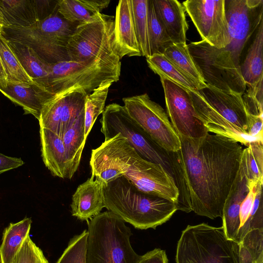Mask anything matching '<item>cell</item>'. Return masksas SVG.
I'll return each mask as SVG.
<instances>
[{"label": "cell", "mask_w": 263, "mask_h": 263, "mask_svg": "<svg viewBox=\"0 0 263 263\" xmlns=\"http://www.w3.org/2000/svg\"><path fill=\"white\" fill-rule=\"evenodd\" d=\"M4 26L27 27L37 21L33 0H0Z\"/></svg>", "instance_id": "83f0119b"}, {"label": "cell", "mask_w": 263, "mask_h": 263, "mask_svg": "<svg viewBox=\"0 0 263 263\" xmlns=\"http://www.w3.org/2000/svg\"><path fill=\"white\" fill-rule=\"evenodd\" d=\"M4 26V21L3 19L2 14L0 11V32Z\"/></svg>", "instance_id": "bcb514c9"}, {"label": "cell", "mask_w": 263, "mask_h": 263, "mask_svg": "<svg viewBox=\"0 0 263 263\" xmlns=\"http://www.w3.org/2000/svg\"><path fill=\"white\" fill-rule=\"evenodd\" d=\"M112 84L101 86L86 96L85 108V136L87 138L98 116L103 112L108 89Z\"/></svg>", "instance_id": "e575fe53"}, {"label": "cell", "mask_w": 263, "mask_h": 263, "mask_svg": "<svg viewBox=\"0 0 263 263\" xmlns=\"http://www.w3.org/2000/svg\"><path fill=\"white\" fill-rule=\"evenodd\" d=\"M148 67L160 78L169 80L189 91L201 89L192 79L187 76L163 54H155L146 58Z\"/></svg>", "instance_id": "f546056e"}, {"label": "cell", "mask_w": 263, "mask_h": 263, "mask_svg": "<svg viewBox=\"0 0 263 263\" xmlns=\"http://www.w3.org/2000/svg\"><path fill=\"white\" fill-rule=\"evenodd\" d=\"M263 141L250 143L243 149L241 158L251 180L263 183Z\"/></svg>", "instance_id": "d590c367"}, {"label": "cell", "mask_w": 263, "mask_h": 263, "mask_svg": "<svg viewBox=\"0 0 263 263\" xmlns=\"http://www.w3.org/2000/svg\"><path fill=\"white\" fill-rule=\"evenodd\" d=\"M263 21L256 31L240 70L246 87L255 88L263 79Z\"/></svg>", "instance_id": "d4e9b609"}, {"label": "cell", "mask_w": 263, "mask_h": 263, "mask_svg": "<svg viewBox=\"0 0 263 263\" xmlns=\"http://www.w3.org/2000/svg\"><path fill=\"white\" fill-rule=\"evenodd\" d=\"M238 244L229 239L222 227L189 225L178 241L176 263H239Z\"/></svg>", "instance_id": "8992f818"}, {"label": "cell", "mask_w": 263, "mask_h": 263, "mask_svg": "<svg viewBox=\"0 0 263 263\" xmlns=\"http://www.w3.org/2000/svg\"><path fill=\"white\" fill-rule=\"evenodd\" d=\"M135 28L141 56H151L148 37L147 9L148 0H132Z\"/></svg>", "instance_id": "836d02e7"}, {"label": "cell", "mask_w": 263, "mask_h": 263, "mask_svg": "<svg viewBox=\"0 0 263 263\" xmlns=\"http://www.w3.org/2000/svg\"><path fill=\"white\" fill-rule=\"evenodd\" d=\"M163 54L202 88L206 86L187 47L186 43H174Z\"/></svg>", "instance_id": "4dcf8cb0"}, {"label": "cell", "mask_w": 263, "mask_h": 263, "mask_svg": "<svg viewBox=\"0 0 263 263\" xmlns=\"http://www.w3.org/2000/svg\"><path fill=\"white\" fill-rule=\"evenodd\" d=\"M100 121L104 141L120 134L127 139L140 157L162 165L172 176L170 152L159 146L130 117L124 106L115 103L107 105Z\"/></svg>", "instance_id": "ba28073f"}, {"label": "cell", "mask_w": 263, "mask_h": 263, "mask_svg": "<svg viewBox=\"0 0 263 263\" xmlns=\"http://www.w3.org/2000/svg\"><path fill=\"white\" fill-rule=\"evenodd\" d=\"M250 183L244 161L241 158L239 168L226 199L221 217L227 237L235 242L240 227V207L249 192Z\"/></svg>", "instance_id": "ac0fdd59"}, {"label": "cell", "mask_w": 263, "mask_h": 263, "mask_svg": "<svg viewBox=\"0 0 263 263\" xmlns=\"http://www.w3.org/2000/svg\"><path fill=\"white\" fill-rule=\"evenodd\" d=\"M0 91L15 104L22 107L25 114H31L38 120L44 105L54 94L39 85L32 83H7Z\"/></svg>", "instance_id": "44dd1931"}, {"label": "cell", "mask_w": 263, "mask_h": 263, "mask_svg": "<svg viewBox=\"0 0 263 263\" xmlns=\"http://www.w3.org/2000/svg\"><path fill=\"white\" fill-rule=\"evenodd\" d=\"M124 176L141 192L176 202L178 190L164 167L138 156Z\"/></svg>", "instance_id": "e0dca14e"}, {"label": "cell", "mask_w": 263, "mask_h": 263, "mask_svg": "<svg viewBox=\"0 0 263 263\" xmlns=\"http://www.w3.org/2000/svg\"><path fill=\"white\" fill-rule=\"evenodd\" d=\"M105 208L135 228L156 229L177 211L174 202L143 193L124 176L104 186Z\"/></svg>", "instance_id": "3957f363"}, {"label": "cell", "mask_w": 263, "mask_h": 263, "mask_svg": "<svg viewBox=\"0 0 263 263\" xmlns=\"http://www.w3.org/2000/svg\"><path fill=\"white\" fill-rule=\"evenodd\" d=\"M114 25L113 16L101 13L98 19L78 25L68 43L70 61L81 62L96 58L120 59L114 44Z\"/></svg>", "instance_id": "30bf717a"}, {"label": "cell", "mask_w": 263, "mask_h": 263, "mask_svg": "<svg viewBox=\"0 0 263 263\" xmlns=\"http://www.w3.org/2000/svg\"><path fill=\"white\" fill-rule=\"evenodd\" d=\"M187 47L206 84L243 94L246 84L230 51L212 46L203 40L191 42Z\"/></svg>", "instance_id": "9c48e42d"}, {"label": "cell", "mask_w": 263, "mask_h": 263, "mask_svg": "<svg viewBox=\"0 0 263 263\" xmlns=\"http://www.w3.org/2000/svg\"><path fill=\"white\" fill-rule=\"evenodd\" d=\"M41 153L45 166L54 176L67 178L68 160L62 138L43 128L40 129Z\"/></svg>", "instance_id": "603a6c76"}, {"label": "cell", "mask_w": 263, "mask_h": 263, "mask_svg": "<svg viewBox=\"0 0 263 263\" xmlns=\"http://www.w3.org/2000/svg\"><path fill=\"white\" fill-rule=\"evenodd\" d=\"M32 220L25 218L10 223L4 230L0 245V263H13L26 238L29 236Z\"/></svg>", "instance_id": "4316f807"}, {"label": "cell", "mask_w": 263, "mask_h": 263, "mask_svg": "<svg viewBox=\"0 0 263 263\" xmlns=\"http://www.w3.org/2000/svg\"><path fill=\"white\" fill-rule=\"evenodd\" d=\"M263 115L257 116L252 123L249 131V135L254 137L263 138Z\"/></svg>", "instance_id": "f6af8a7d"}, {"label": "cell", "mask_w": 263, "mask_h": 263, "mask_svg": "<svg viewBox=\"0 0 263 263\" xmlns=\"http://www.w3.org/2000/svg\"><path fill=\"white\" fill-rule=\"evenodd\" d=\"M259 182H260L251 180L249 192L243 200L240 207L239 215L240 220L239 228L245 224L249 218Z\"/></svg>", "instance_id": "60d3db41"}, {"label": "cell", "mask_w": 263, "mask_h": 263, "mask_svg": "<svg viewBox=\"0 0 263 263\" xmlns=\"http://www.w3.org/2000/svg\"><path fill=\"white\" fill-rule=\"evenodd\" d=\"M99 7L98 0H60L58 11L67 21L81 24L98 19Z\"/></svg>", "instance_id": "f1b7e54d"}, {"label": "cell", "mask_w": 263, "mask_h": 263, "mask_svg": "<svg viewBox=\"0 0 263 263\" xmlns=\"http://www.w3.org/2000/svg\"><path fill=\"white\" fill-rule=\"evenodd\" d=\"M128 114L161 147L175 152L181 147L180 138L167 113L147 93L123 98Z\"/></svg>", "instance_id": "8fae6325"}, {"label": "cell", "mask_w": 263, "mask_h": 263, "mask_svg": "<svg viewBox=\"0 0 263 263\" xmlns=\"http://www.w3.org/2000/svg\"><path fill=\"white\" fill-rule=\"evenodd\" d=\"M225 12L230 43L226 47L240 68L242 51L263 21L262 0H227Z\"/></svg>", "instance_id": "7c38bea8"}, {"label": "cell", "mask_w": 263, "mask_h": 263, "mask_svg": "<svg viewBox=\"0 0 263 263\" xmlns=\"http://www.w3.org/2000/svg\"><path fill=\"white\" fill-rule=\"evenodd\" d=\"M166 31L173 43H186L189 26L185 10L177 0H152Z\"/></svg>", "instance_id": "7402d4cb"}, {"label": "cell", "mask_w": 263, "mask_h": 263, "mask_svg": "<svg viewBox=\"0 0 263 263\" xmlns=\"http://www.w3.org/2000/svg\"><path fill=\"white\" fill-rule=\"evenodd\" d=\"M238 244L249 251L256 263H263V229L249 230Z\"/></svg>", "instance_id": "ab89813d"}, {"label": "cell", "mask_w": 263, "mask_h": 263, "mask_svg": "<svg viewBox=\"0 0 263 263\" xmlns=\"http://www.w3.org/2000/svg\"><path fill=\"white\" fill-rule=\"evenodd\" d=\"M37 21L44 20L58 9L59 1L33 0Z\"/></svg>", "instance_id": "b9f144b4"}, {"label": "cell", "mask_w": 263, "mask_h": 263, "mask_svg": "<svg viewBox=\"0 0 263 263\" xmlns=\"http://www.w3.org/2000/svg\"><path fill=\"white\" fill-rule=\"evenodd\" d=\"M24 164V161L20 158L9 157L0 153V174L17 168Z\"/></svg>", "instance_id": "ee69618b"}, {"label": "cell", "mask_w": 263, "mask_h": 263, "mask_svg": "<svg viewBox=\"0 0 263 263\" xmlns=\"http://www.w3.org/2000/svg\"><path fill=\"white\" fill-rule=\"evenodd\" d=\"M87 231L74 235L56 263H86Z\"/></svg>", "instance_id": "8d00e7d4"}, {"label": "cell", "mask_w": 263, "mask_h": 263, "mask_svg": "<svg viewBox=\"0 0 263 263\" xmlns=\"http://www.w3.org/2000/svg\"><path fill=\"white\" fill-rule=\"evenodd\" d=\"M86 263H137L140 256L133 249L130 229L110 211L87 222Z\"/></svg>", "instance_id": "277c9868"}, {"label": "cell", "mask_w": 263, "mask_h": 263, "mask_svg": "<svg viewBox=\"0 0 263 263\" xmlns=\"http://www.w3.org/2000/svg\"><path fill=\"white\" fill-rule=\"evenodd\" d=\"M140 156L128 141L118 134L92 149L90 160L91 177L107 183L124 176Z\"/></svg>", "instance_id": "4fadbf2b"}, {"label": "cell", "mask_w": 263, "mask_h": 263, "mask_svg": "<svg viewBox=\"0 0 263 263\" xmlns=\"http://www.w3.org/2000/svg\"><path fill=\"white\" fill-rule=\"evenodd\" d=\"M114 44L121 59L124 56H141L137 42L132 0H120L116 7Z\"/></svg>", "instance_id": "d6986e66"}, {"label": "cell", "mask_w": 263, "mask_h": 263, "mask_svg": "<svg viewBox=\"0 0 263 263\" xmlns=\"http://www.w3.org/2000/svg\"><path fill=\"white\" fill-rule=\"evenodd\" d=\"M179 138L180 149L170 152L172 176L179 193L177 210L211 219L222 217L242 147L234 139L209 133L200 138Z\"/></svg>", "instance_id": "6da1fadb"}, {"label": "cell", "mask_w": 263, "mask_h": 263, "mask_svg": "<svg viewBox=\"0 0 263 263\" xmlns=\"http://www.w3.org/2000/svg\"><path fill=\"white\" fill-rule=\"evenodd\" d=\"M147 18L151 55L163 54L174 43L156 11L152 0L148 2Z\"/></svg>", "instance_id": "1f68e13d"}, {"label": "cell", "mask_w": 263, "mask_h": 263, "mask_svg": "<svg viewBox=\"0 0 263 263\" xmlns=\"http://www.w3.org/2000/svg\"><path fill=\"white\" fill-rule=\"evenodd\" d=\"M137 263H168L164 250L156 248L141 255Z\"/></svg>", "instance_id": "7bdbcfd3"}, {"label": "cell", "mask_w": 263, "mask_h": 263, "mask_svg": "<svg viewBox=\"0 0 263 263\" xmlns=\"http://www.w3.org/2000/svg\"><path fill=\"white\" fill-rule=\"evenodd\" d=\"M120 59L96 58L84 62L65 61L49 64V90L54 95L82 88L87 95L99 87L117 82Z\"/></svg>", "instance_id": "52a82bcc"}, {"label": "cell", "mask_w": 263, "mask_h": 263, "mask_svg": "<svg viewBox=\"0 0 263 263\" xmlns=\"http://www.w3.org/2000/svg\"><path fill=\"white\" fill-rule=\"evenodd\" d=\"M160 80L167 114L178 136L200 138L209 133L197 116L189 90L168 79Z\"/></svg>", "instance_id": "9a60e30c"}, {"label": "cell", "mask_w": 263, "mask_h": 263, "mask_svg": "<svg viewBox=\"0 0 263 263\" xmlns=\"http://www.w3.org/2000/svg\"><path fill=\"white\" fill-rule=\"evenodd\" d=\"M13 263H49L42 250L31 240L30 235L24 241Z\"/></svg>", "instance_id": "f35d334b"}, {"label": "cell", "mask_w": 263, "mask_h": 263, "mask_svg": "<svg viewBox=\"0 0 263 263\" xmlns=\"http://www.w3.org/2000/svg\"><path fill=\"white\" fill-rule=\"evenodd\" d=\"M182 4L202 40L219 49L229 45L225 0H187Z\"/></svg>", "instance_id": "5bb4252c"}, {"label": "cell", "mask_w": 263, "mask_h": 263, "mask_svg": "<svg viewBox=\"0 0 263 263\" xmlns=\"http://www.w3.org/2000/svg\"><path fill=\"white\" fill-rule=\"evenodd\" d=\"M262 184L261 182L258 183L249 218L245 224L239 229L236 241L237 243L241 241L249 230L257 229H263Z\"/></svg>", "instance_id": "74e56055"}, {"label": "cell", "mask_w": 263, "mask_h": 263, "mask_svg": "<svg viewBox=\"0 0 263 263\" xmlns=\"http://www.w3.org/2000/svg\"><path fill=\"white\" fill-rule=\"evenodd\" d=\"M8 43L33 82L49 91V64L42 59L30 47L16 42L8 41Z\"/></svg>", "instance_id": "cb8c5ba5"}, {"label": "cell", "mask_w": 263, "mask_h": 263, "mask_svg": "<svg viewBox=\"0 0 263 263\" xmlns=\"http://www.w3.org/2000/svg\"><path fill=\"white\" fill-rule=\"evenodd\" d=\"M189 93L198 118L209 133L232 138L245 146L251 141L249 131L258 116L249 111L242 93L207 84Z\"/></svg>", "instance_id": "7a4b0ae2"}, {"label": "cell", "mask_w": 263, "mask_h": 263, "mask_svg": "<svg viewBox=\"0 0 263 263\" xmlns=\"http://www.w3.org/2000/svg\"><path fill=\"white\" fill-rule=\"evenodd\" d=\"M0 58L7 77V82L34 83L22 66L8 41L1 33Z\"/></svg>", "instance_id": "d6a6232c"}, {"label": "cell", "mask_w": 263, "mask_h": 263, "mask_svg": "<svg viewBox=\"0 0 263 263\" xmlns=\"http://www.w3.org/2000/svg\"><path fill=\"white\" fill-rule=\"evenodd\" d=\"M85 113L81 115L62 136L68 160L67 179H71L79 166L86 138Z\"/></svg>", "instance_id": "484cf974"}, {"label": "cell", "mask_w": 263, "mask_h": 263, "mask_svg": "<svg viewBox=\"0 0 263 263\" xmlns=\"http://www.w3.org/2000/svg\"><path fill=\"white\" fill-rule=\"evenodd\" d=\"M105 184L91 176L79 185L72 197L71 214L78 219L88 222L99 214L103 208Z\"/></svg>", "instance_id": "ffe728a7"}, {"label": "cell", "mask_w": 263, "mask_h": 263, "mask_svg": "<svg viewBox=\"0 0 263 263\" xmlns=\"http://www.w3.org/2000/svg\"><path fill=\"white\" fill-rule=\"evenodd\" d=\"M79 25L65 20L57 9L30 26H5L0 33L8 41L30 47L46 63L53 64L70 61L68 43Z\"/></svg>", "instance_id": "5b68a950"}, {"label": "cell", "mask_w": 263, "mask_h": 263, "mask_svg": "<svg viewBox=\"0 0 263 263\" xmlns=\"http://www.w3.org/2000/svg\"><path fill=\"white\" fill-rule=\"evenodd\" d=\"M87 93L81 88L54 95L44 105L39 120L40 128L62 138L67 129L85 113Z\"/></svg>", "instance_id": "2e32d148"}]
</instances>
